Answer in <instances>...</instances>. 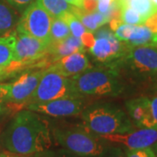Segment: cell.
I'll list each match as a JSON object with an SVG mask.
<instances>
[{
	"instance_id": "cell-1",
	"label": "cell",
	"mask_w": 157,
	"mask_h": 157,
	"mask_svg": "<svg viewBox=\"0 0 157 157\" xmlns=\"http://www.w3.org/2000/svg\"><path fill=\"white\" fill-rule=\"evenodd\" d=\"M53 143L50 125L36 112H18L0 135V146L20 155H33L51 149Z\"/></svg>"
},
{
	"instance_id": "cell-2",
	"label": "cell",
	"mask_w": 157,
	"mask_h": 157,
	"mask_svg": "<svg viewBox=\"0 0 157 157\" xmlns=\"http://www.w3.org/2000/svg\"><path fill=\"white\" fill-rule=\"evenodd\" d=\"M70 78L73 95L117 96L123 91V85L116 67L101 66L90 67Z\"/></svg>"
},
{
	"instance_id": "cell-3",
	"label": "cell",
	"mask_w": 157,
	"mask_h": 157,
	"mask_svg": "<svg viewBox=\"0 0 157 157\" xmlns=\"http://www.w3.org/2000/svg\"><path fill=\"white\" fill-rule=\"evenodd\" d=\"M80 115L81 125L99 136L124 134L134 130L128 115L120 107L109 103L85 107Z\"/></svg>"
},
{
	"instance_id": "cell-4",
	"label": "cell",
	"mask_w": 157,
	"mask_h": 157,
	"mask_svg": "<svg viewBox=\"0 0 157 157\" xmlns=\"http://www.w3.org/2000/svg\"><path fill=\"white\" fill-rule=\"evenodd\" d=\"M52 135L62 148L84 156L97 157L108 144L82 125L55 128Z\"/></svg>"
},
{
	"instance_id": "cell-5",
	"label": "cell",
	"mask_w": 157,
	"mask_h": 157,
	"mask_svg": "<svg viewBox=\"0 0 157 157\" xmlns=\"http://www.w3.org/2000/svg\"><path fill=\"white\" fill-rule=\"evenodd\" d=\"M93 33L94 41L87 50L94 59L101 66L117 68L119 62L128 50L129 45L119 40L110 28L101 27Z\"/></svg>"
},
{
	"instance_id": "cell-6",
	"label": "cell",
	"mask_w": 157,
	"mask_h": 157,
	"mask_svg": "<svg viewBox=\"0 0 157 157\" xmlns=\"http://www.w3.org/2000/svg\"><path fill=\"white\" fill-rule=\"evenodd\" d=\"M14 32L15 44L13 61L10 66L5 68L7 77L20 71L24 67L44 58L46 53H48V44L20 30L15 29Z\"/></svg>"
},
{
	"instance_id": "cell-7",
	"label": "cell",
	"mask_w": 157,
	"mask_h": 157,
	"mask_svg": "<svg viewBox=\"0 0 157 157\" xmlns=\"http://www.w3.org/2000/svg\"><path fill=\"white\" fill-rule=\"evenodd\" d=\"M64 97H76L71 90L70 78L49 67L44 71L39 85L27 104L52 101Z\"/></svg>"
},
{
	"instance_id": "cell-8",
	"label": "cell",
	"mask_w": 157,
	"mask_h": 157,
	"mask_svg": "<svg viewBox=\"0 0 157 157\" xmlns=\"http://www.w3.org/2000/svg\"><path fill=\"white\" fill-rule=\"evenodd\" d=\"M52 22V17L37 1H33L25 9L16 29L50 45Z\"/></svg>"
},
{
	"instance_id": "cell-9",
	"label": "cell",
	"mask_w": 157,
	"mask_h": 157,
	"mask_svg": "<svg viewBox=\"0 0 157 157\" xmlns=\"http://www.w3.org/2000/svg\"><path fill=\"white\" fill-rule=\"evenodd\" d=\"M140 76H151L157 73V47L150 45L129 46L128 50L118 64Z\"/></svg>"
},
{
	"instance_id": "cell-10",
	"label": "cell",
	"mask_w": 157,
	"mask_h": 157,
	"mask_svg": "<svg viewBox=\"0 0 157 157\" xmlns=\"http://www.w3.org/2000/svg\"><path fill=\"white\" fill-rule=\"evenodd\" d=\"M25 108L52 117H70L80 114L85 107L80 97H64L44 102L29 103Z\"/></svg>"
},
{
	"instance_id": "cell-11",
	"label": "cell",
	"mask_w": 157,
	"mask_h": 157,
	"mask_svg": "<svg viewBox=\"0 0 157 157\" xmlns=\"http://www.w3.org/2000/svg\"><path fill=\"white\" fill-rule=\"evenodd\" d=\"M44 71L45 69L24 73L17 79L10 83L7 99L8 103L25 106L37 88Z\"/></svg>"
},
{
	"instance_id": "cell-12",
	"label": "cell",
	"mask_w": 157,
	"mask_h": 157,
	"mask_svg": "<svg viewBox=\"0 0 157 157\" xmlns=\"http://www.w3.org/2000/svg\"><path fill=\"white\" fill-rule=\"evenodd\" d=\"M101 139L107 143L120 144L128 150L151 147L157 141V129L140 128L124 134L101 135Z\"/></svg>"
},
{
	"instance_id": "cell-13",
	"label": "cell",
	"mask_w": 157,
	"mask_h": 157,
	"mask_svg": "<svg viewBox=\"0 0 157 157\" xmlns=\"http://www.w3.org/2000/svg\"><path fill=\"white\" fill-rule=\"evenodd\" d=\"M50 67L68 78L83 73L86 69L92 67L85 50L78 51L68 56L54 60Z\"/></svg>"
},
{
	"instance_id": "cell-14",
	"label": "cell",
	"mask_w": 157,
	"mask_h": 157,
	"mask_svg": "<svg viewBox=\"0 0 157 157\" xmlns=\"http://www.w3.org/2000/svg\"><path fill=\"white\" fill-rule=\"evenodd\" d=\"M82 50H85V47L80 38L74 37L71 34L65 39L51 43L48 47V53L52 54L54 61Z\"/></svg>"
},
{
	"instance_id": "cell-15",
	"label": "cell",
	"mask_w": 157,
	"mask_h": 157,
	"mask_svg": "<svg viewBox=\"0 0 157 157\" xmlns=\"http://www.w3.org/2000/svg\"><path fill=\"white\" fill-rule=\"evenodd\" d=\"M128 116L132 122L140 128H145L148 115L149 98L140 97L126 103Z\"/></svg>"
},
{
	"instance_id": "cell-16",
	"label": "cell",
	"mask_w": 157,
	"mask_h": 157,
	"mask_svg": "<svg viewBox=\"0 0 157 157\" xmlns=\"http://www.w3.org/2000/svg\"><path fill=\"white\" fill-rule=\"evenodd\" d=\"M73 12L82 23L86 31L91 33L101 28L110 21V17L98 11H86L81 8L73 7Z\"/></svg>"
},
{
	"instance_id": "cell-17",
	"label": "cell",
	"mask_w": 157,
	"mask_h": 157,
	"mask_svg": "<svg viewBox=\"0 0 157 157\" xmlns=\"http://www.w3.org/2000/svg\"><path fill=\"white\" fill-rule=\"evenodd\" d=\"M19 18L13 6L6 0H0V36L14 31Z\"/></svg>"
},
{
	"instance_id": "cell-18",
	"label": "cell",
	"mask_w": 157,
	"mask_h": 157,
	"mask_svg": "<svg viewBox=\"0 0 157 157\" xmlns=\"http://www.w3.org/2000/svg\"><path fill=\"white\" fill-rule=\"evenodd\" d=\"M15 31V30H14ZM0 36V67L6 68L13 61L15 32Z\"/></svg>"
},
{
	"instance_id": "cell-19",
	"label": "cell",
	"mask_w": 157,
	"mask_h": 157,
	"mask_svg": "<svg viewBox=\"0 0 157 157\" xmlns=\"http://www.w3.org/2000/svg\"><path fill=\"white\" fill-rule=\"evenodd\" d=\"M40 6L52 17L63 18L67 14L73 11V6L66 0H37Z\"/></svg>"
},
{
	"instance_id": "cell-20",
	"label": "cell",
	"mask_w": 157,
	"mask_h": 157,
	"mask_svg": "<svg viewBox=\"0 0 157 157\" xmlns=\"http://www.w3.org/2000/svg\"><path fill=\"white\" fill-rule=\"evenodd\" d=\"M69 35H71V32L67 22L60 17H52L50 32L51 43L65 39Z\"/></svg>"
},
{
	"instance_id": "cell-21",
	"label": "cell",
	"mask_w": 157,
	"mask_h": 157,
	"mask_svg": "<svg viewBox=\"0 0 157 157\" xmlns=\"http://www.w3.org/2000/svg\"><path fill=\"white\" fill-rule=\"evenodd\" d=\"M120 9V18L125 24L132 25H143L146 19L139 14L137 11L128 6H121Z\"/></svg>"
},
{
	"instance_id": "cell-22",
	"label": "cell",
	"mask_w": 157,
	"mask_h": 157,
	"mask_svg": "<svg viewBox=\"0 0 157 157\" xmlns=\"http://www.w3.org/2000/svg\"><path fill=\"white\" fill-rule=\"evenodd\" d=\"M125 6L133 8L146 20L157 11L150 0H129Z\"/></svg>"
},
{
	"instance_id": "cell-23",
	"label": "cell",
	"mask_w": 157,
	"mask_h": 157,
	"mask_svg": "<svg viewBox=\"0 0 157 157\" xmlns=\"http://www.w3.org/2000/svg\"><path fill=\"white\" fill-rule=\"evenodd\" d=\"M63 19L67 22L68 27L70 29L71 34L74 37L81 38L82 35L87 32L86 29L85 28L84 25H82V23L80 22L78 17L73 14V11L67 14L65 17H63Z\"/></svg>"
},
{
	"instance_id": "cell-24",
	"label": "cell",
	"mask_w": 157,
	"mask_h": 157,
	"mask_svg": "<svg viewBox=\"0 0 157 157\" xmlns=\"http://www.w3.org/2000/svg\"><path fill=\"white\" fill-rule=\"evenodd\" d=\"M145 128L157 129V96L149 98L148 115Z\"/></svg>"
},
{
	"instance_id": "cell-25",
	"label": "cell",
	"mask_w": 157,
	"mask_h": 157,
	"mask_svg": "<svg viewBox=\"0 0 157 157\" xmlns=\"http://www.w3.org/2000/svg\"><path fill=\"white\" fill-rule=\"evenodd\" d=\"M33 157H92V156H84L79 155L77 154H74L72 152L68 151L65 148L56 149V150H51L48 149L46 151L41 152L39 154H36L33 155Z\"/></svg>"
},
{
	"instance_id": "cell-26",
	"label": "cell",
	"mask_w": 157,
	"mask_h": 157,
	"mask_svg": "<svg viewBox=\"0 0 157 157\" xmlns=\"http://www.w3.org/2000/svg\"><path fill=\"white\" fill-rule=\"evenodd\" d=\"M125 157H156L151 147L125 151Z\"/></svg>"
},
{
	"instance_id": "cell-27",
	"label": "cell",
	"mask_w": 157,
	"mask_h": 157,
	"mask_svg": "<svg viewBox=\"0 0 157 157\" xmlns=\"http://www.w3.org/2000/svg\"><path fill=\"white\" fill-rule=\"evenodd\" d=\"M97 157H125V152L121 147L111 146L108 143Z\"/></svg>"
},
{
	"instance_id": "cell-28",
	"label": "cell",
	"mask_w": 157,
	"mask_h": 157,
	"mask_svg": "<svg viewBox=\"0 0 157 157\" xmlns=\"http://www.w3.org/2000/svg\"><path fill=\"white\" fill-rule=\"evenodd\" d=\"M10 90V83L0 84V115L5 113L7 107L6 104L8 103V94Z\"/></svg>"
},
{
	"instance_id": "cell-29",
	"label": "cell",
	"mask_w": 157,
	"mask_h": 157,
	"mask_svg": "<svg viewBox=\"0 0 157 157\" xmlns=\"http://www.w3.org/2000/svg\"><path fill=\"white\" fill-rule=\"evenodd\" d=\"M143 25L150 29L153 33H157V11L148 17Z\"/></svg>"
},
{
	"instance_id": "cell-30",
	"label": "cell",
	"mask_w": 157,
	"mask_h": 157,
	"mask_svg": "<svg viewBox=\"0 0 157 157\" xmlns=\"http://www.w3.org/2000/svg\"><path fill=\"white\" fill-rule=\"evenodd\" d=\"M11 6L17 9H24L26 8L29 5H31L33 0H6Z\"/></svg>"
},
{
	"instance_id": "cell-31",
	"label": "cell",
	"mask_w": 157,
	"mask_h": 157,
	"mask_svg": "<svg viewBox=\"0 0 157 157\" xmlns=\"http://www.w3.org/2000/svg\"><path fill=\"white\" fill-rule=\"evenodd\" d=\"M98 0H83L82 9L86 11H97Z\"/></svg>"
},
{
	"instance_id": "cell-32",
	"label": "cell",
	"mask_w": 157,
	"mask_h": 157,
	"mask_svg": "<svg viewBox=\"0 0 157 157\" xmlns=\"http://www.w3.org/2000/svg\"><path fill=\"white\" fill-rule=\"evenodd\" d=\"M66 1L73 7L81 8V9L83 7V0H66Z\"/></svg>"
},
{
	"instance_id": "cell-33",
	"label": "cell",
	"mask_w": 157,
	"mask_h": 157,
	"mask_svg": "<svg viewBox=\"0 0 157 157\" xmlns=\"http://www.w3.org/2000/svg\"><path fill=\"white\" fill-rule=\"evenodd\" d=\"M6 78V73H5V68L0 67V81L2 79H5Z\"/></svg>"
},
{
	"instance_id": "cell-34",
	"label": "cell",
	"mask_w": 157,
	"mask_h": 157,
	"mask_svg": "<svg viewBox=\"0 0 157 157\" xmlns=\"http://www.w3.org/2000/svg\"><path fill=\"white\" fill-rule=\"evenodd\" d=\"M152 149L154 150V152H155V156L157 157V141L155 142V143H154L153 145L151 146Z\"/></svg>"
},
{
	"instance_id": "cell-35",
	"label": "cell",
	"mask_w": 157,
	"mask_h": 157,
	"mask_svg": "<svg viewBox=\"0 0 157 157\" xmlns=\"http://www.w3.org/2000/svg\"><path fill=\"white\" fill-rule=\"evenodd\" d=\"M152 2V4H153V6H155V8L156 9L157 11V0H150Z\"/></svg>"
},
{
	"instance_id": "cell-36",
	"label": "cell",
	"mask_w": 157,
	"mask_h": 157,
	"mask_svg": "<svg viewBox=\"0 0 157 157\" xmlns=\"http://www.w3.org/2000/svg\"><path fill=\"white\" fill-rule=\"evenodd\" d=\"M0 157H12V156H9V155H0Z\"/></svg>"
}]
</instances>
